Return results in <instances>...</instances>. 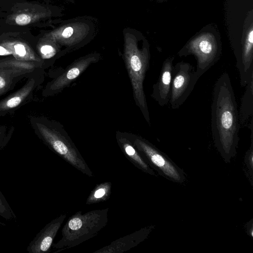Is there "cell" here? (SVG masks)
Wrapping results in <instances>:
<instances>
[{"label": "cell", "mask_w": 253, "mask_h": 253, "mask_svg": "<svg viewBox=\"0 0 253 253\" xmlns=\"http://www.w3.org/2000/svg\"><path fill=\"white\" fill-rule=\"evenodd\" d=\"M13 212H11L8 205L0 197V215L6 219L12 217Z\"/></svg>", "instance_id": "44dd1931"}, {"label": "cell", "mask_w": 253, "mask_h": 253, "mask_svg": "<svg viewBox=\"0 0 253 253\" xmlns=\"http://www.w3.org/2000/svg\"><path fill=\"white\" fill-rule=\"evenodd\" d=\"M100 57V53L93 52L75 60L50 84L48 88L50 93L55 94L61 91L79 77L91 64L97 62Z\"/></svg>", "instance_id": "9c48e42d"}, {"label": "cell", "mask_w": 253, "mask_h": 253, "mask_svg": "<svg viewBox=\"0 0 253 253\" xmlns=\"http://www.w3.org/2000/svg\"><path fill=\"white\" fill-rule=\"evenodd\" d=\"M34 84V81H31L16 94L1 102L0 103V110L10 109L18 106L30 92Z\"/></svg>", "instance_id": "e0dca14e"}, {"label": "cell", "mask_w": 253, "mask_h": 253, "mask_svg": "<svg viewBox=\"0 0 253 253\" xmlns=\"http://www.w3.org/2000/svg\"><path fill=\"white\" fill-rule=\"evenodd\" d=\"M66 217V213L61 214L46 224L30 243L27 249V252L29 253L49 252Z\"/></svg>", "instance_id": "30bf717a"}, {"label": "cell", "mask_w": 253, "mask_h": 253, "mask_svg": "<svg viewBox=\"0 0 253 253\" xmlns=\"http://www.w3.org/2000/svg\"><path fill=\"white\" fill-rule=\"evenodd\" d=\"M37 126L42 139L51 150L83 174L90 177L94 176L61 124L57 123L49 126L37 123Z\"/></svg>", "instance_id": "5b68a950"}, {"label": "cell", "mask_w": 253, "mask_h": 253, "mask_svg": "<svg viewBox=\"0 0 253 253\" xmlns=\"http://www.w3.org/2000/svg\"><path fill=\"white\" fill-rule=\"evenodd\" d=\"M117 142L125 157L135 167L144 172L156 176V172L141 156L130 140L128 132H116Z\"/></svg>", "instance_id": "4fadbf2b"}, {"label": "cell", "mask_w": 253, "mask_h": 253, "mask_svg": "<svg viewBox=\"0 0 253 253\" xmlns=\"http://www.w3.org/2000/svg\"><path fill=\"white\" fill-rule=\"evenodd\" d=\"M3 46L9 51L10 54H13L19 59L24 60H36L34 54L29 47L20 42L6 43Z\"/></svg>", "instance_id": "ac0fdd59"}, {"label": "cell", "mask_w": 253, "mask_h": 253, "mask_svg": "<svg viewBox=\"0 0 253 253\" xmlns=\"http://www.w3.org/2000/svg\"><path fill=\"white\" fill-rule=\"evenodd\" d=\"M220 53L218 43L211 38L203 37L189 43L178 53V55L185 56L193 54L195 56L197 60L196 72L200 78L218 61Z\"/></svg>", "instance_id": "ba28073f"}, {"label": "cell", "mask_w": 253, "mask_h": 253, "mask_svg": "<svg viewBox=\"0 0 253 253\" xmlns=\"http://www.w3.org/2000/svg\"><path fill=\"white\" fill-rule=\"evenodd\" d=\"M123 34L122 58L131 84L134 100L145 120L150 126L149 112L143 86L146 74L150 66L149 46L140 34L133 29L125 28Z\"/></svg>", "instance_id": "7a4b0ae2"}, {"label": "cell", "mask_w": 253, "mask_h": 253, "mask_svg": "<svg viewBox=\"0 0 253 253\" xmlns=\"http://www.w3.org/2000/svg\"><path fill=\"white\" fill-rule=\"evenodd\" d=\"M33 19L32 15L27 13H20L16 16L14 21L19 25H26L30 23Z\"/></svg>", "instance_id": "ffe728a7"}, {"label": "cell", "mask_w": 253, "mask_h": 253, "mask_svg": "<svg viewBox=\"0 0 253 253\" xmlns=\"http://www.w3.org/2000/svg\"><path fill=\"white\" fill-rule=\"evenodd\" d=\"M153 229L152 226L141 228L130 234L112 241L110 244L93 253H123L138 245L146 239Z\"/></svg>", "instance_id": "7c38bea8"}, {"label": "cell", "mask_w": 253, "mask_h": 253, "mask_svg": "<svg viewBox=\"0 0 253 253\" xmlns=\"http://www.w3.org/2000/svg\"><path fill=\"white\" fill-rule=\"evenodd\" d=\"M9 52L8 49L3 45H0V55H9Z\"/></svg>", "instance_id": "603a6c76"}, {"label": "cell", "mask_w": 253, "mask_h": 253, "mask_svg": "<svg viewBox=\"0 0 253 253\" xmlns=\"http://www.w3.org/2000/svg\"><path fill=\"white\" fill-rule=\"evenodd\" d=\"M112 184L110 182H103L96 185L88 196L86 204L102 202L108 200L111 192Z\"/></svg>", "instance_id": "2e32d148"}, {"label": "cell", "mask_w": 253, "mask_h": 253, "mask_svg": "<svg viewBox=\"0 0 253 253\" xmlns=\"http://www.w3.org/2000/svg\"><path fill=\"white\" fill-rule=\"evenodd\" d=\"M128 134L141 156L153 170L169 180L185 182V172L167 155L142 136L129 132Z\"/></svg>", "instance_id": "8992f818"}, {"label": "cell", "mask_w": 253, "mask_h": 253, "mask_svg": "<svg viewBox=\"0 0 253 253\" xmlns=\"http://www.w3.org/2000/svg\"><path fill=\"white\" fill-rule=\"evenodd\" d=\"M248 224H249V225H247V233L251 237H253V223L252 220L249 221Z\"/></svg>", "instance_id": "7402d4cb"}, {"label": "cell", "mask_w": 253, "mask_h": 253, "mask_svg": "<svg viewBox=\"0 0 253 253\" xmlns=\"http://www.w3.org/2000/svg\"><path fill=\"white\" fill-rule=\"evenodd\" d=\"M39 51L42 58L45 59L65 54L62 47L49 35L48 32L46 33L42 37Z\"/></svg>", "instance_id": "9a60e30c"}, {"label": "cell", "mask_w": 253, "mask_h": 253, "mask_svg": "<svg viewBox=\"0 0 253 253\" xmlns=\"http://www.w3.org/2000/svg\"><path fill=\"white\" fill-rule=\"evenodd\" d=\"M174 59V56H170L165 59L159 78L153 85L151 97L161 106L169 104Z\"/></svg>", "instance_id": "8fae6325"}, {"label": "cell", "mask_w": 253, "mask_h": 253, "mask_svg": "<svg viewBox=\"0 0 253 253\" xmlns=\"http://www.w3.org/2000/svg\"><path fill=\"white\" fill-rule=\"evenodd\" d=\"M98 29L96 18L83 15L59 20L57 26L48 33L62 47L66 54L89 43Z\"/></svg>", "instance_id": "277c9868"}, {"label": "cell", "mask_w": 253, "mask_h": 253, "mask_svg": "<svg viewBox=\"0 0 253 253\" xmlns=\"http://www.w3.org/2000/svg\"><path fill=\"white\" fill-rule=\"evenodd\" d=\"M245 87L246 89L241 99L239 112L240 127L249 126V122L253 119V78Z\"/></svg>", "instance_id": "5bb4252c"}, {"label": "cell", "mask_w": 253, "mask_h": 253, "mask_svg": "<svg viewBox=\"0 0 253 253\" xmlns=\"http://www.w3.org/2000/svg\"><path fill=\"white\" fill-rule=\"evenodd\" d=\"M240 128L231 80L223 73L215 82L211 104V131L215 147L226 163L237 154Z\"/></svg>", "instance_id": "6da1fadb"}, {"label": "cell", "mask_w": 253, "mask_h": 253, "mask_svg": "<svg viewBox=\"0 0 253 253\" xmlns=\"http://www.w3.org/2000/svg\"><path fill=\"white\" fill-rule=\"evenodd\" d=\"M249 127L251 130V146L246 152L245 161L247 168L249 171V174L251 178V181H253V119H252L249 125Z\"/></svg>", "instance_id": "d6986e66"}, {"label": "cell", "mask_w": 253, "mask_h": 253, "mask_svg": "<svg viewBox=\"0 0 253 253\" xmlns=\"http://www.w3.org/2000/svg\"><path fill=\"white\" fill-rule=\"evenodd\" d=\"M6 82L5 78L0 75V90L3 89L6 86Z\"/></svg>", "instance_id": "cb8c5ba5"}, {"label": "cell", "mask_w": 253, "mask_h": 253, "mask_svg": "<svg viewBox=\"0 0 253 253\" xmlns=\"http://www.w3.org/2000/svg\"><path fill=\"white\" fill-rule=\"evenodd\" d=\"M200 78L190 63L181 61L173 66L169 104L178 109L186 100Z\"/></svg>", "instance_id": "52a82bcc"}, {"label": "cell", "mask_w": 253, "mask_h": 253, "mask_svg": "<svg viewBox=\"0 0 253 253\" xmlns=\"http://www.w3.org/2000/svg\"><path fill=\"white\" fill-rule=\"evenodd\" d=\"M109 209L94 210L71 216L61 230V238L52 248L58 251L73 248L96 236L108 222Z\"/></svg>", "instance_id": "3957f363"}]
</instances>
